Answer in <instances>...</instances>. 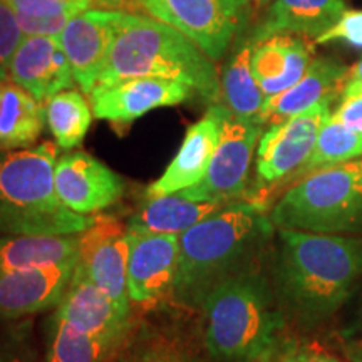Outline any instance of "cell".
Listing matches in <instances>:
<instances>
[{
  "mask_svg": "<svg viewBox=\"0 0 362 362\" xmlns=\"http://www.w3.org/2000/svg\"><path fill=\"white\" fill-rule=\"evenodd\" d=\"M269 274L285 319L319 329L354 296L362 280V237L275 228Z\"/></svg>",
  "mask_w": 362,
  "mask_h": 362,
  "instance_id": "cell-1",
  "label": "cell"
},
{
  "mask_svg": "<svg viewBox=\"0 0 362 362\" xmlns=\"http://www.w3.org/2000/svg\"><path fill=\"white\" fill-rule=\"evenodd\" d=\"M274 232L265 206L238 200L181 233L171 300L181 309L200 312L221 282L262 264Z\"/></svg>",
  "mask_w": 362,
  "mask_h": 362,
  "instance_id": "cell-2",
  "label": "cell"
},
{
  "mask_svg": "<svg viewBox=\"0 0 362 362\" xmlns=\"http://www.w3.org/2000/svg\"><path fill=\"white\" fill-rule=\"evenodd\" d=\"M202 344L211 362H255L287 341V319L264 264L221 282L202 305Z\"/></svg>",
  "mask_w": 362,
  "mask_h": 362,
  "instance_id": "cell-3",
  "label": "cell"
},
{
  "mask_svg": "<svg viewBox=\"0 0 362 362\" xmlns=\"http://www.w3.org/2000/svg\"><path fill=\"white\" fill-rule=\"evenodd\" d=\"M124 78L180 81L208 104L221 103L215 61L175 27L128 11L123 13L96 84Z\"/></svg>",
  "mask_w": 362,
  "mask_h": 362,
  "instance_id": "cell-4",
  "label": "cell"
},
{
  "mask_svg": "<svg viewBox=\"0 0 362 362\" xmlns=\"http://www.w3.org/2000/svg\"><path fill=\"white\" fill-rule=\"evenodd\" d=\"M56 143L0 151V235H72L96 216L79 215L59 200L54 185Z\"/></svg>",
  "mask_w": 362,
  "mask_h": 362,
  "instance_id": "cell-5",
  "label": "cell"
},
{
  "mask_svg": "<svg viewBox=\"0 0 362 362\" xmlns=\"http://www.w3.org/2000/svg\"><path fill=\"white\" fill-rule=\"evenodd\" d=\"M269 216L275 228L362 237V158L293 181Z\"/></svg>",
  "mask_w": 362,
  "mask_h": 362,
  "instance_id": "cell-6",
  "label": "cell"
},
{
  "mask_svg": "<svg viewBox=\"0 0 362 362\" xmlns=\"http://www.w3.org/2000/svg\"><path fill=\"white\" fill-rule=\"evenodd\" d=\"M332 101L315 104L300 115L269 126L260 136L255 158V193L247 200L264 205L269 189L291 185L315 148L317 136L332 115Z\"/></svg>",
  "mask_w": 362,
  "mask_h": 362,
  "instance_id": "cell-7",
  "label": "cell"
},
{
  "mask_svg": "<svg viewBox=\"0 0 362 362\" xmlns=\"http://www.w3.org/2000/svg\"><path fill=\"white\" fill-rule=\"evenodd\" d=\"M250 0H141L143 12L165 22L218 62L245 27Z\"/></svg>",
  "mask_w": 362,
  "mask_h": 362,
  "instance_id": "cell-8",
  "label": "cell"
},
{
  "mask_svg": "<svg viewBox=\"0 0 362 362\" xmlns=\"http://www.w3.org/2000/svg\"><path fill=\"white\" fill-rule=\"evenodd\" d=\"M262 133V124L230 116L206 175L197 185L178 193L188 200L215 202L223 205L245 200L253 156Z\"/></svg>",
  "mask_w": 362,
  "mask_h": 362,
  "instance_id": "cell-9",
  "label": "cell"
},
{
  "mask_svg": "<svg viewBox=\"0 0 362 362\" xmlns=\"http://www.w3.org/2000/svg\"><path fill=\"white\" fill-rule=\"evenodd\" d=\"M194 94L188 84L180 81L124 78L96 84L88 96L98 119L128 124L160 107L187 103Z\"/></svg>",
  "mask_w": 362,
  "mask_h": 362,
  "instance_id": "cell-10",
  "label": "cell"
},
{
  "mask_svg": "<svg viewBox=\"0 0 362 362\" xmlns=\"http://www.w3.org/2000/svg\"><path fill=\"white\" fill-rule=\"evenodd\" d=\"M59 200L79 215H96L123 198L126 183L116 171L84 151L64 153L54 168Z\"/></svg>",
  "mask_w": 362,
  "mask_h": 362,
  "instance_id": "cell-11",
  "label": "cell"
},
{
  "mask_svg": "<svg viewBox=\"0 0 362 362\" xmlns=\"http://www.w3.org/2000/svg\"><path fill=\"white\" fill-rule=\"evenodd\" d=\"M131 304L133 302L115 300L103 292L83 267L76 264L71 282L54 312L89 336L124 341L136 322Z\"/></svg>",
  "mask_w": 362,
  "mask_h": 362,
  "instance_id": "cell-12",
  "label": "cell"
},
{
  "mask_svg": "<svg viewBox=\"0 0 362 362\" xmlns=\"http://www.w3.org/2000/svg\"><path fill=\"white\" fill-rule=\"evenodd\" d=\"M124 12L121 8L90 7L72 17L59 35L76 84L84 94L93 90L101 76Z\"/></svg>",
  "mask_w": 362,
  "mask_h": 362,
  "instance_id": "cell-13",
  "label": "cell"
},
{
  "mask_svg": "<svg viewBox=\"0 0 362 362\" xmlns=\"http://www.w3.org/2000/svg\"><path fill=\"white\" fill-rule=\"evenodd\" d=\"M128 242L129 300L153 307L171 298L180 260V235L128 232Z\"/></svg>",
  "mask_w": 362,
  "mask_h": 362,
  "instance_id": "cell-14",
  "label": "cell"
},
{
  "mask_svg": "<svg viewBox=\"0 0 362 362\" xmlns=\"http://www.w3.org/2000/svg\"><path fill=\"white\" fill-rule=\"evenodd\" d=\"M230 116L232 112L223 103L210 104L202 119L187 129L183 143L165 173L146 188V198L183 192L202 181Z\"/></svg>",
  "mask_w": 362,
  "mask_h": 362,
  "instance_id": "cell-15",
  "label": "cell"
},
{
  "mask_svg": "<svg viewBox=\"0 0 362 362\" xmlns=\"http://www.w3.org/2000/svg\"><path fill=\"white\" fill-rule=\"evenodd\" d=\"M128 232L112 218H99L81 232L79 260L88 277L119 302L128 296Z\"/></svg>",
  "mask_w": 362,
  "mask_h": 362,
  "instance_id": "cell-16",
  "label": "cell"
},
{
  "mask_svg": "<svg viewBox=\"0 0 362 362\" xmlns=\"http://www.w3.org/2000/svg\"><path fill=\"white\" fill-rule=\"evenodd\" d=\"M8 79L40 103L76 84L69 59L56 35H24L12 57Z\"/></svg>",
  "mask_w": 362,
  "mask_h": 362,
  "instance_id": "cell-17",
  "label": "cell"
},
{
  "mask_svg": "<svg viewBox=\"0 0 362 362\" xmlns=\"http://www.w3.org/2000/svg\"><path fill=\"white\" fill-rule=\"evenodd\" d=\"M78 259L42 269L0 274V320L29 319L61 302Z\"/></svg>",
  "mask_w": 362,
  "mask_h": 362,
  "instance_id": "cell-18",
  "label": "cell"
},
{
  "mask_svg": "<svg viewBox=\"0 0 362 362\" xmlns=\"http://www.w3.org/2000/svg\"><path fill=\"white\" fill-rule=\"evenodd\" d=\"M347 66L334 57H315L305 74L292 88L277 96L265 98L262 106L259 124L274 126L300 115L315 104L336 101L341 98L347 79Z\"/></svg>",
  "mask_w": 362,
  "mask_h": 362,
  "instance_id": "cell-19",
  "label": "cell"
},
{
  "mask_svg": "<svg viewBox=\"0 0 362 362\" xmlns=\"http://www.w3.org/2000/svg\"><path fill=\"white\" fill-rule=\"evenodd\" d=\"M315 42L304 35L279 34L253 44L252 72L265 98L292 88L314 61Z\"/></svg>",
  "mask_w": 362,
  "mask_h": 362,
  "instance_id": "cell-20",
  "label": "cell"
},
{
  "mask_svg": "<svg viewBox=\"0 0 362 362\" xmlns=\"http://www.w3.org/2000/svg\"><path fill=\"white\" fill-rule=\"evenodd\" d=\"M346 0H272L262 22L248 35L252 44L279 34L304 35L315 40L341 19Z\"/></svg>",
  "mask_w": 362,
  "mask_h": 362,
  "instance_id": "cell-21",
  "label": "cell"
},
{
  "mask_svg": "<svg viewBox=\"0 0 362 362\" xmlns=\"http://www.w3.org/2000/svg\"><path fill=\"white\" fill-rule=\"evenodd\" d=\"M223 206V203L188 200L180 193L153 197L131 215L126 232L138 235H181Z\"/></svg>",
  "mask_w": 362,
  "mask_h": 362,
  "instance_id": "cell-22",
  "label": "cell"
},
{
  "mask_svg": "<svg viewBox=\"0 0 362 362\" xmlns=\"http://www.w3.org/2000/svg\"><path fill=\"white\" fill-rule=\"evenodd\" d=\"M81 233L0 235V274L42 269L78 259Z\"/></svg>",
  "mask_w": 362,
  "mask_h": 362,
  "instance_id": "cell-23",
  "label": "cell"
},
{
  "mask_svg": "<svg viewBox=\"0 0 362 362\" xmlns=\"http://www.w3.org/2000/svg\"><path fill=\"white\" fill-rule=\"evenodd\" d=\"M44 126V103L11 79L0 81V151L35 146Z\"/></svg>",
  "mask_w": 362,
  "mask_h": 362,
  "instance_id": "cell-24",
  "label": "cell"
},
{
  "mask_svg": "<svg viewBox=\"0 0 362 362\" xmlns=\"http://www.w3.org/2000/svg\"><path fill=\"white\" fill-rule=\"evenodd\" d=\"M107 362H202L178 330L136 320Z\"/></svg>",
  "mask_w": 362,
  "mask_h": 362,
  "instance_id": "cell-25",
  "label": "cell"
},
{
  "mask_svg": "<svg viewBox=\"0 0 362 362\" xmlns=\"http://www.w3.org/2000/svg\"><path fill=\"white\" fill-rule=\"evenodd\" d=\"M252 49L253 44L248 35L235 45L220 76L221 101L237 119L259 123L265 96L252 72Z\"/></svg>",
  "mask_w": 362,
  "mask_h": 362,
  "instance_id": "cell-26",
  "label": "cell"
},
{
  "mask_svg": "<svg viewBox=\"0 0 362 362\" xmlns=\"http://www.w3.org/2000/svg\"><path fill=\"white\" fill-rule=\"evenodd\" d=\"M123 341L89 336L74 329L57 315H51L45 325L44 362H107Z\"/></svg>",
  "mask_w": 362,
  "mask_h": 362,
  "instance_id": "cell-27",
  "label": "cell"
},
{
  "mask_svg": "<svg viewBox=\"0 0 362 362\" xmlns=\"http://www.w3.org/2000/svg\"><path fill=\"white\" fill-rule=\"evenodd\" d=\"M44 112L54 143L62 151H71L83 143L94 116L83 90L74 88L49 98L44 103Z\"/></svg>",
  "mask_w": 362,
  "mask_h": 362,
  "instance_id": "cell-28",
  "label": "cell"
},
{
  "mask_svg": "<svg viewBox=\"0 0 362 362\" xmlns=\"http://www.w3.org/2000/svg\"><path fill=\"white\" fill-rule=\"evenodd\" d=\"M25 35H56L59 37L72 17L88 11L94 0H4Z\"/></svg>",
  "mask_w": 362,
  "mask_h": 362,
  "instance_id": "cell-29",
  "label": "cell"
},
{
  "mask_svg": "<svg viewBox=\"0 0 362 362\" xmlns=\"http://www.w3.org/2000/svg\"><path fill=\"white\" fill-rule=\"evenodd\" d=\"M357 158H362V134L337 123L336 119H332V116H329L317 136L314 151L293 181L325 166L352 161Z\"/></svg>",
  "mask_w": 362,
  "mask_h": 362,
  "instance_id": "cell-30",
  "label": "cell"
},
{
  "mask_svg": "<svg viewBox=\"0 0 362 362\" xmlns=\"http://www.w3.org/2000/svg\"><path fill=\"white\" fill-rule=\"evenodd\" d=\"M0 362H44L34 344L33 320H0Z\"/></svg>",
  "mask_w": 362,
  "mask_h": 362,
  "instance_id": "cell-31",
  "label": "cell"
},
{
  "mask_svg": "<svg viewBox=\"0 0 362 362\" xmlns=\"http://www.w3.org/2000/svg\"><path fill=\"white\" fill-rule=\"evenodd\" d=\"M24 35L16 13L4 0H0V81L8 79L12 57Z\"/></svg>",
  "mask_w": 362,
  "mask_h": 362,
  "instance_id": "cell-32",
  "label": "cell"
},
{
  "mask_svg": "<svg viewBox=\"0 0 362 362\" xmlns=\"http://www.w3.org/2000/svg\"><path fill=\"white\" fill-rule=\"evenodd\" d=\"M346 42L354 47L362 49V11H346L336 24H334L327 33L317 37L315 44H329V42Z\"/></svg>",
  "mask_w": 362,
  "mask_h": 362,
  "instance_id": "cell-33",
  "label": "cell"
},
{
  "mask_svg": "<svg viewBox=\"0 0 362 362\" xmlns=\"http://www.w3.org/2000/svg\"><path fill=\"white\" fill-rule=\"evenodd\" d=\"M330 116L337 123L362 134V94H359V96L342 98L336 111Z\"/></svg>",
  "mask_w": 362,
  "mask_h": 362,
  "instance_id": "cell-34",
  "label": "cell"
},
{
  "mask_svg": "<svg viewBox=\"0 0 362 362\" xmlns=\"http://www.w3.org/2000/svg\"><path fill=\"white\" fill-rule=\"evenodd\" d=\"M282 362H341L317 344H297L291 341Z\"/></svg>",
  "mask_w": 362,
  "mask_h": 362,
  "instance_id": "cell-35",
  "label": "cell"
},
{
  "mask_svg": "<svg viewBox=\"0 0 362 362\" xmlns=\"http://www.w3.org/2000/svg\"><path fill=\"white\" fill-rule=\"evenodd\" d=\"M357 339H362V297L357 304L354 314H352L349 322H346L342 330H341V341L349 342V341H357Z\"/></svg>",
  "mask_w": 362,
  "mask_h": 362,
  "instance_id": "cell-36",
  "label": "cell"
},
{
  "mask_svg": "<svg viewBox=\"0 0 362 362\" xmlns=\"http://www.w3.org/2000/svg\"><path fill=\"white\" fill-rule=\"evenodd\" d=\"M362 94V59L357 61L354 66L351 67L349 72H347L346 84H344L342 98H351V96H359Z\"/></svg>",
  "mask_w": 362,
  "mask_h": 362,
  "instance_id": "cell-37",
  "label": "cell"
},
{
  "mask_svg": "<svg viewBox=\"0 0 362 362\" xmlns=\"http://www.w3.org/2000/svg\"><path fill=\"white\" fill-rule=\"evenodd\" d=\"M94 6L104 8H121V11L143 13L141 0H94Z\"/></svg>",
  "mask_w": 362,
  "mask_h": 362,
  "instance_id": "cell-38",
  "label": "cell"
},
{
  "mask_svg": "<svg viewBox=\"0 0 362 362\" xmlns=\"http://www.w3.org/2000/svg\"><path fill=\"white\" fill-rule=\"evenodd\" d=\"M344 346V354H346L349 362H362V339L357 341L342 342Z\"/></svg>",
  "mask_w": 362,
  "mask_h": 362,
  "instance_id": "cell-39",
  "label": "cell"
},
{
  "mask_svg": "<svg viewBox=\"0 0 362 362\" xmlns=\"http://www.w3.org/2000/svg\"><path fill=\"white\" fill-rule=\"evenodd\" d=\"M291 341H292V339H287V341H285L282 346L277 347V349L272 351L270 354L264 356L262 359L255 361V362H282L284 357H285V352H287V349H288V344H291Z\"/></svg>",
  "mask_w": 362,
  "mask_h": 362,
  "instance_id": "cell-40",
  "label": "cell"
},
{
  "mask_svg": "<svg viewBox=\"0 0 362 362\" xmlns=\"http://www.w3.org/2000/svg\"><path fill=\"white\" fill-rule=\"evenodd\" d=\"M250 4H253V6H255V7L262 8V7H267V6H270V4H272V0H250Z\"/></svg>",
  "mask_w": 362,
  "mask_h": 362,
  "instance_id": "cell-41",
  "label": "cell"
}]
</instances>
